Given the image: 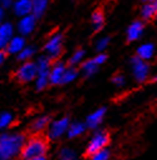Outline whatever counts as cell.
<instances>
[{
  "label": "cell",
  "mask_w": 157,
  "mask_h": 160,
  "mask_svg": "<svg viewBox=\"0 0 157 160\" xmlns=\"http://www.w3.org/2000/svg\"><path fill=\"white\" fill-rule=\"evenodd\" d=\"M25 138L19 132L0 134V160H14L21 151Z\"/></svg>",
  "instance_id": "1"
},
{
  "label": "cell",
  "mask_w": 157,
  "mask_h": 160,
  "mask_svg": "<svg viewBox=\"0 0 157 160\" xmlns=\"http://www.w3.org/2000/svg\"><path fill=\"white\" fill-rule=\"evenodd\" d=\"M48 150V145L45 139L40 138V136H33L28 140H25L20 155L23 158V160H29V159H34V158H40V156H45V152Z\"/></svg>",
  "instance_id": "2"
},
{
  "label": "cell",
  "mask_w": 157,
  "mask_h": 160,
  "mask_svg": "<svg viewBox=\"0 0 157 160\" xmlns=\"http://www.w3.org/2000/svg\"><path fill=\"white\" fill-rule=\"evenodd\" d=\"M36 64V77H35V87L36 90H44L49 85V72H50V59L47 56L39 57L35 62Z\"/></svg>",
  "instance_id": "3"
},
{
  "label": "cell",
  "mask_w": 157,
  "mask_h": 160,
  "mask_svg": "<svg viewBox=\"0 0 157 160\" xmlns=\"http://www.w3.org/2000/svg\"><path fill=\"white\" fill-rule=\"evenodd\" d=\"M109 134L107 131H99V132H96L94 136L91 139L87 149H86V152L84 155L86 156H92L102 150L106 149V146L108 145L109 142Z\"/></svg>",
  "instance_id": "4"
},
{
  "label": "cell",
  "mask_w": 157,
  "mask_h": 160,
  "mask_svg": "<svg viewBox=\"0 0 157 160\" xmlns=\"http://www.w3.org/2000/svg\"><path fill=\"white\" fill-rule=\"evenodd\" d=\"M62 47H63V37L60 33L53 34L44 46V51L47 53V57L49 59H55L62 54Z\"/></svg>",
  "instance_id": "5"
},
{
  "label": "cell",
  "mask_w": 157,
  "mask_h": 160,
  "mask_svg": "<svg viewBox=\"0 0 157 160\" xmlns=\"http://www.w3.org/2000/svg\"><path fill=\"white\" fill-rule=\"evenodd\" d=\"M15 76L23 83L35 81V77H36V64H35V62H31V61L23 62V64L17 69Z\"/></svg>",
  "instance_id": "6"
},
{
  "label": "cell",
  "mask_w": 157,
  "mask_h": 160,
  "mask_svg": "<svg viewBox=\"0 0 157 160\" xmlns=\"http://www.w3.org/2000/svg\"><path fill=\"white\" fill-rule=\"evenodd\" d=\"M69 128V120L67 117H60L55 121H53L50 125H49V129H48V136L49 139H58L60 138L64 132H67Z\"/></svg>",
  "instance_id": "7"
},
{
  "label": "cell",
  "mask_w": 157,
  "mask_h": 160,
  "mask_svg": "<svg viewBox=\"0 0 157 160\" xmlns=\"http://www.w3.org/2000/svg\"><path fill=\"white\" fill-rule=\"evenodd\" d=\"M131 62H132V68H133V76H135V78L137 79L138 82H143L145 79L147 78V76H148L150 66L145 61H142L141 58H138V57H133Z\"/></svg>",
  "instance_id": "8"
},
{
  "label": "cell",
  "mask_w": 157,
  "mask_h": 160,
  "mask_svg": "<svg viewBox=\"0 0 157 160\" xmlns=\"http://www.w3.org/2000/svg\"><path fill=\"white\" fill-rule=\"evenodd\" d=\"M35 27H36V18L33 14H29L26 17L19 18V22L17 24V29H18V32H19V34L21 37L33 33Z\"/></svg>",
  "instance_id": "9"
},
{
  "label": "cell",
  "mask_w": 157,
  "mask_h": 160,
  "mask_svg": "<svg viewBox=\"0 0 157 160\" xmlns=\"http://www.w3.org/2000/svg\"><path fill=\"white\" fill-rule=\"evenodd\" d=\"M14 35V27L5 22L0 23V51H4L9 43V41Z\"/></svg>",
  "instance_id": "10"
},
{
  "label": "cell",
  "mask_w": 157,
  "mask_h": 160,
  "mask_svg": "<svg viewBox=\"0 0 157 160\" xmlns=\"http://www.w3.org/2000/svg\"><path fill=\"white\" fill-rule=\"evenodd\" d=\"M65 66L62 62H55L52 67H50V72H49V83L52 85H60L62 79H63V74L65 72Z\"/></svg>",
  "instance_id": "11"
},
{
  "label": "cell",
  "mask_w": 157,
  "mask_h": 160,
  "mask_svg": "<svg viewBox=\"0 0 157 160\" xmlns=\"http://www.w3.org/2000/svg\"><path fill=\"white\" fill-rule=\"evenodd\" d=\"M25 46H26V44H25L24 37H21V35H13V38L9 41V43H8L7 48H5V51H7V53H9V54H17V56H18Z\"/></svg>",
  "instance_id": "12"
},
{
  "label": "cell",
  "mask_w": 157,
  "mask_h": 160,
  "mask_svg": "<svg viewBox=\"0 0 157 160\" xmlns=\"http://www.w3.org/2000/svg\"><path fill=\"white\" fill-rule=\"evenodd\" d=\"M12 8H13L15 15H18L19 18L31 14V2L30 0H15Z\"/></svg>",
  "instance_id": "13"
},
{
  "label": "cell",
  "mask_w": 157,
  "mask_h": 160,
  "mask_svg": "<svg viewBox=\"0 0 157 160\" xmlns=\"http://www.w3.org/2000/svg\"><path fill=\"white\" fill-rule=\"evenodd\" d=\"M106 108L104 107H101V108H98L97 111H94L92 115H89L88 117H87V126L89 128V129H96L101 122H102V120H103V117H104V115H106Z\"/></svg>",
  "instance_id": "14"
},
{
  "label": "cell",
  "mask_w": 157,
  "mask_h": 160,
  "mask_svg": "<svg viewBox=\"0 0 157 160\" xmlns=\"http://www.w3.org/2000/svg\"><path fill=\"white\" fill-rule=\"evenodd\" d=\"M143 32V23L142 22H135L131 24V27L128 28L127 30V39H128V42H133L136 41V39H138L141 37Z\"/></svg>",
  "instance_id": "15"
},
{
  "label": "cell",
  "mask_w": 157,
  "mask_h": 160,
  "mask_svg": "<svg viewBox=\"0 0 157 160\" xmlns=\"http://www.w3.org/2000/svg\"><path fill=\"white\" fill-rule=\"evenodd\" d=\"M31 2V14L35 18L42 17L48 7V0H30Z\"/></svg>",
  "instance_id": "16"
},
{
  "label": "cell",
  "mask_w": 157,
  "mask_h": 160,
  "mask_svg": "<svg viewBox=\"0 0 157 160\" xmlns=\"http://www.w3.org/2000/svg\"><path fill=\"white\" fill-rule=\"evenodd\" d=\"M49 126V117L48 116H39L31 124V130L34 132H42Z\"/></svg>",
  "instance_id": "17"
},
{
  "label": "cell",
  "mask_w": 157,
  "mask_h": 160,
  "mask_svg": "<svg viewBox=\"0 0 157 160\" xmlns=\"http://www.w3.org/2000/svg\"><path fill=\"white\" fill-rule=\"evenodd\" d=\"M86 125L84 124H82V122H74V124H72L69 128H68V130H67V132H68V138L69 139H73V138H77V136H79V135H82L84 131H86Z\"/></svg>",
  "instance_id": "18"
},
{
  "label": "cell",
  "mask_w": 157,
  "mask_h": 160,
  "mask_svg": "<svg viewBox=\"0 0 157 160\" xmlns=\"http://www.w3.org/2000/svg\"><path fill=\"white\" fill-rule=\"evenodd\" d=\"M155 53V47L152 44H143L137 49V57L142 61L150 59Z\"/></svg>",
  "instance_id": "19"
},
{
  "label": "cell",
  "mask_w": 157,
  "mask_h": 160,
  "mask_svg": "<svg viewBox=\"0 0 157 160\" xmlns=\"http://www.w3.org/2000/svg\"><path fill=\"white\" fill-rule=\"evenodd\" d=\"M92 25L94 28V30H101L104 25V15L103 12L101 9H97L93 14H92Z\"/></svg>",
  "instance_id": "20"
},
{
  "label": "cell",
  "mask_w": 157,
  "mask_h": 160,
  "mask_svg": "<svg viewBox=\"0 0 157 160\" xmlns=\"http://www.w3.org/2000/svg\"><path fill=\"white\" fill-rule=\"evenodd\" d=\"M35 52H36L35 51V47H33V46H25L21 49V52L18 54V59L20 62H29L34 57Z\"/></svg>",
  "instance_id": "21"
},
{
  "label": "cell",
  "mask_w": 157,
  "mask_h": 160,
  "mask_svg": "<svg viewBox=\"0 0 157 160\" xmlns=\"http://www.w3.org/2000/svg\"><path fill=\"white\" fill-rule=\"evenodd\" d=\"M14 121V116L10 112H2L0 113V131L7 130Z\"/></svg>",
  "instance_id": "22"
},
{
  "label": "cell",
  "mask_w": 157,
  "mask_h": 160,
  "mask_svg": "<svg viewBox=\"0 0 157 160\" xmlns=\"http://www.w3.org/2000/svg\"><path fill=\"white\" fill-rule=\"evenodd\" d=\"M141 14H142L143 19L150 20V19H152V18L157 14V10H156V8H155L153 4H146V5H143Z\"/></svg>",
  "instance_id": "23"
},
{
  "label": "cell",
  "mask_w": 157,
  "mask_h": 160,
  "mask_svg": "<svg viewBox=\"0 0 157 160\" xmlns=\"http://www.w3.org/2000/svg\"><path fill=\"white\" fill-rule=\"evenodd\" d=\"M78 72L75 68L70 67V68H65V72L63 74V79H62V83H70L72 81H74L75 77H77Z\"/></svg>",
  "instance_id": "24"
},
{
  "label": "cell",
  "mask_w": 157,
  "mask_h": 160,
  "mask_svg": "<svg viewBox=\"0 0 157 160\" xmlns=\"http://www.w3.org/2000/svg\"><path fill=\"white\" fill-rule=\"evenodd\" d=\"M97 68H98V66L93 62V59L84 62L83 66H82V69H83V72H84L86 76H92V74H94V73L97 72Z\"/></svg>",
  "instance_id": "25"
},
{
  "label": "cell",
  "mask_w": 157,
  "mask_h": 160,
  "mask_svg": "<svg viewBox=\"0 0 157 160\" xmlns=\"http://www.w3.org/2000/svg\"><path fill=\"white\" fill-rule=\"evenodd\" d=\"M83 57H84V51H83V49L75 51V52L73 53V56L69 58V64H70V66H75V64H78V63H81L82 59H83Z\"/></svg>",
  "instance_id": "26"
},
{
  "label": "cell",
  "mask_w": 157,
  "mask_h": 160,
  "mask_svg": "<svg viewBox=\"0 0 157 160\" xmlns=\"http://www.w3.org/2000/svg\"><path fill=\"white\" fill-rule=\"evenodd\" d=\"M59 155H60V160H78L77 156H75V154H74V151L70 150V149H68V148L62 149Z\"/></svg>",
  "instance_id": "27"
},
{
  "label": "cell",
  "mask_w": 157,
  "mask_h": 160,
  "mask_svg": "<svg viewBox=\"0 0 157 160\" xmlns=\"http://www.w3.org/2000/svg\"><path fill=\"white\" fill-rule=\"evenodd\" d=\"M108 158H109V151L104 149V150H102V151L92 155L89 160H108Z\"/></svg>",
  "instance_id": "28"
},
{
  "label": "cell",
  "mask_w": 157,
  "mask_h": 160,
  "mask_svg": "<svg viewBox=\"0 0 157 160\" xmlns=\"http://www.w3.org/2000/svg\"><path fill=\"white\" fill-rule=\"evenodd\" d=\"M108 43H109V38H103V39H101V41L98 42V44H97V51H98V52H102L103 49H106V47L108 46Z\"/></svg>",
  "instance_id": "29"
},
{
  "label": "cell",
  "mask_w": 157,
  "mask_h": 160,
  "mask_svg": "<svg viewBox=\"0 0 157 160\" xmlns=\"http://www.w3.org/2000/svg\"><path fill=\"white\" fill-rule=\"evenodd\" d=\"M106 61H107V56H106V54H103V53H99L98 56H96V57L93 58V62H94L97 66L103 64Z\"/></svg>",
  "instance_id": "30"
},
{
  "label": "cell",
  "mask_w": 157,
  "mask_h": 160,
  "mask_svg": "<svg viewBox=\"0 0 157 160\" xmlns=\"http://www.w3.org/2000/svg\"><path fill=\"white\" fill-rule=\"evenodd\" d=\"M112 82L116 83L117 86H122V85L125 83V78H123V76H121V74H117V76H114V77L112 78Z\"/></svg>",
  "instance_id": "31"
},
{
  "label": "cell",
  "mask_w": 157,
  "mask_h": 160,
  "mask_svg": "<svg viewBox=\"0 0 157 160\" xmlns=\"http://www.w3.org/2000/svg\"><path fill=\"white\" fill-rule=\"evenodd\" d=\"M15 0H0V5H2V8H12L13 4H14Z\"/></svg>",
  "instance_id": "32"
},
{
  "label": "cell",
  "mask_w": 157,
  "mask_h": 160,
  "mask_svg": "<svg viewBox=\"0 0 157 160\" xmlns=\"http://www.w3.org/2000/svg\"><path fill=\"white\" fill-rule=\"evenodd\" d=\"M4 59H5V53L4 51H0V66L4 63Z\"/></svg>",
  "instance_id": "33"
},
{
  "label": "cell",
  "mask_w": 157,
  "mask_h": 160,
  "mask_svg": "<svg viewBox=\"0 0 157 160\" xmlns=\"http://www.w3.org/2000/svg\"><path fill=\"white\" fill-rule=\"evenodd\" d=\"M3 15H4V9L2 8V5H0V23H2V19H3Z\"/></svg>",
  "instance_id": "34"
},
{
  "label": "cell",
  "mask_w": 157,
  "mask_h": 160,
  "mask_svg": "<svg viewBox=\"0 0 157 160\" xmlns=\"http://www.w3.org/2000/svg\"><path fill=\"white\" fill-rule=\"evenodd\" d=\"M29 160H47L45 156H40V158H34V159H29Z\"/></svg>",
  "instance_id": "35"
},
{
  "label": "cell",
  "mask_w": 157,
  "mask_h": 160,
  "mask_svg": "<svg viewBox=\"0 0 157 160\" xmlns=\"http://www.w3.org/2000/svg\"><path fill=\"white\" fill-rule=\"evenodd\" d=\"M153 5H155V8H156V10H157V0H156V2L153 3Z\"/></svg>",
  "instance_id": "36"
},
{
  "label": "cell",
  "mask_w": 157,
  "mask_h": 160,
  "mask_svg": "<svg viewBox=\"0 0 157 160\" xmlns=\"http://www.w3.org/2000/svg\"><path fill=\"white\" fill-rule=\"evenodd\" d=\"M153 81H157V76H155V78H153Z\"/></svg>",
  "instance_id": "37"
},
{
  "label": "cell",
  "mask_w": 157,
  "mask_h": 160,
  "mask_svg": "<svg viewBox=\"0 0 157 160\" xmlns=\"http://www.w3.org/2000/svg\"><path fill=\"white\" fill-rule=\"evenodd\" d=\"M150 2H156V0H150Z\"/></svg>",
  "instance_id": "38"
}]
</instances>
